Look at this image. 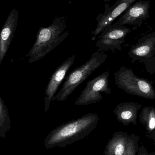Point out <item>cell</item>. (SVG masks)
Listing matches in <instances>:
<instances>
[{
    "instance_id": "cell-2",
    "label": "cell",
    "mask_w": 155,
    "mask_h": 155,
    "mask_svg": "<svg viewBox=\"0 0 155 155\" xmlns=\"http://www.w3.org/2000/svg\"><path fill=\"white\" fill-rule=\"evenodd\" d=\"M67 23L66 16H57L51 25L39 28L36 41L25 56L29 63L41 60L67 38L70 33L68 31L64 32Z\"/></svg>"
},
{
    "instance_id": "cell-7",
    "label": "cell",
    "mask_w": 155,
    "mask_h": 155,
    "mask_svg": "<svg viewBox=\"0 0 155 155\" xmlns=\"http://www.w3.org/2000/svg\"><path fill=\"white\" fill-rule=\"evenodd\" d=\"M132 31L130 28L123 25H107L97 37L95 46L104 51H122V45L125 42L128 34Z\"/></svg>"
},
{
    "instance_id": "cell-6",
    "label": "cell",
    "mask_w": 155,
    "mask_h": 155,
    "mask_svg": "<svg viewBox=\"0 0 155 155\" xmlns=\"http://www.w3.org/2000/svg\"><path fill=\"white\" fill-rule=\"evenodd\" d=\"M110 72H105L93 79L88 81L84 90L77 100L75 102L76 106L88 105L95 104L103 99L101 93L106 94L112 93L109 87V76Z\"/></svg>"
},
{
    "instance_id": "cell-14",
    "label": "cell",
    "mask_w": 155,
    "mask_h": 155,
    "mask_svg": "<svg viewBox=\"0 0 155 155\" xmlns=\"http://www.w3.org/2000/svg\"><path fill=\"white\" fill-rule=\"evenodd\" d=\"M139 121L145 128L146 137L150 138L155 132V107H144L139 115Z\"/></svg>"
},
{
    "instance_id": "cell-4",
    "label": "cell",
    "mask_w": 155,
    "mask_h": 155,
    "mask_svg": "<svg viewBox=\"0 0 155 155\" xmlns=\"http://www.w3.org/2000/svg\"><path fill=\"white\" fill-rule=\"evenodd\" d=\"M113 75L116 85L126 94L155 100V90L152 84L136 76L132 69L121 66Z\"/></svg>"
},
{
    "instance_id": "cell-5",
    "label": "cell",
    "mask_w": 155,
    "mask_h": 155,
    "mask_svg": "<svg viewBox=\"0 0 155 155\" xmlns=\"http://www.w3.org/2000/svg\"><path fill=\"white\" fill-rule=\"evenodd\" d=\"M132 63L143 64L147 71L155 74V31L143 36L132 46L128 52Z\"/></svg>"
},
{
    "instance_id": "cell-20",
    "label": "cell",
    "mask_w": 155,
    "mask_h": 155,
    "mask_svg": "<svg viewBox=\"0 0 155 155\" xmlns=\"http://www.w3.org/2000/svg\"><path fill=\"white\" fill-rule=\"evenodd\" d=\"M150 155H155V152H153L152 153H150Z\"/></svg>"
},
{
    "instance_id": "cell-3",
    "label": "cell",
    "mask_w": 155,
    "mask_h": 155,
    "mask_svg": "<svg viewBox=\"0 0 155 155\" xmlns=\"http://www.w3.org/2000/svg\"><path fill=\"white\" fill-rule=\"evenodd\" d=\"M98 49L92 54L87 62L71 72L66 77L62 88L53 98V101H64L92 73L106 61L107 56Z\"/></svg>"
},
{
    "instance_id": "cell-12",
    "label": "cell",
    "mask_w": 155,
    "mask_h": 155,
    "mask_svg": "<svg viewBox=\"0 0 155 155\" xmlns=\"http://www.w3.org/2000/svg\"><path fill=\"white\" fill-rule=\"evenodd\" d=\"M142 107V104L137 103L124 102L116 106L113 113L117 121L125 126L130 124L136 125L138 112Z\"/></svg>"
},
{
    "instance_id": "cell-8",
    "label": "cell",
    "mask_w": 155,
    "mask_h": 155,
    "mask_svg": "<svg viewBox=\"0 0 155 155\" xmlns=\"http://www.w3.org/2000/svg\"><path fill=\"white\" fill-rule=\"evenodd\" d=\"M150 1L139 0L134 3L122 15L114 25H131L134 30L140 27L149 17Z\"/></svg>"
},
{
    "instance_id": "cell-9",
    "label": "cell",
    "mask_w": 155,
    "mask_h": 155,
    "mask_svg": "<svg viewBox=\"0 0 155 155\" xmlns=\"http://www.w3.org/2000/svg\"><path fill=\"white\" fill-rule=\"evenodd\" d=\"M137 1L138 0H117L112 6H109L108 4H106L103 13L100 14L96 18L97 26L93 32L92 41H95L96 36L103 31L106 26L112 24L115 19Z\"/></svg>"
},
{
    "instance_id": "cell-17",
    "label": "cell",
    "mask_w": 155,
    "mask_h": 155,
    "mask_svg": "<svg viewBox=\"0 0 155 155\" xmlns=\"http://www.w3.org/2000/svg\"><path fill=\"white\" fill-rule=\"evenodd\" d=\"M136 155H150L147 148L143 145L139 147V150Z\"/></svg>"
},
{
    "instance_id": "cell-16",
    "label": "cell",
    "mask_w": 155,
    "mask_h": 155,
    "mask_svg": "<svg viewBox=\"0 0 155 155\" xmlns=\"http://www.w3.org/2000/svg\"><path fill=\"white\" fill-rule=\"evenodd\" d=\"M139 136L135 134L131 135V138L128 147L124 155H136L139 150L138 144L139 141Z\"/></svg>"
},
{
    "instance_id": "cell-1",
    "label": "cell",
    "mask_w": 155,
    "mask_h": 155,
    "mask_svg": "<svg viewBox=\"0 0 155 155\" xmlns=\"http://www.w3.org/2000/svg\"><path fill=\"white\" fill-rule=\"evenodd\" d=\"M99 119L97 113H89L59 126L44 140L45 148H63L83 139L96 128Z\"/></svg>"
},
{
    "instance_id": "cell-18",
    "label": "cell",
    "mask_w": 155,
    "mask_h": 155,
    "mask_svg": "<svg viewBox=\"0 0 155 155\" xmlns=\"http://www.w3.org/2000/svg\"><path fill=\"white\" fill-rule=\"evenodd\" d=\"M151 139H152V140L153 141V142L155 150V137H153V138H151Z\"/></svg>"
},
{
    "instance_id": "cell-13",
    "label": "cell",
    "mask_w": 155,
    "mask_h": 155,
    "mask_svg": "<svg viewBox=\"0 0 155 155\" xmlns=\"http://www.w3.org/2000/svg\"><path fill=\"white\" fill-rule=\"evenodd\" d=\"M131 135L124 132H116L109 140L104 151V155H124L130 142Z\"/></svg>"
},
{
    "instance_id": "cell-21",
    "label": "cell",
    "mask_w": 155,
    "mask_h": 155,
    "mask_svg": "<svg viewBox=\"0 0 155 155\" xmlns=\"http://www.w3.org/2000/svg\"><path fill=\"white\" fill-rule=\"evenodd\" d=\"M111 0H103L104 2H105L106 3L108 2H110Z\"/></svg>"
},
{
    "instance_id": "cell-11",
    "label": "cell",
    "mask_w": 155,
    "mask_h": 155,
    "mask_svg": "<svg viewBox=\"0 0 155 155\" xmlns=\"http://www.w3.org/2000/svg\"><path fill=\"white\" fill-rule=\"evenodd\" d=\"M19 12L14 8L8 15L2 29L0 36V66L7 53L18 25Z\"/></svg>"
},
{
    "instance_id": "cell-15",
    "label": "cell",
    "mask_w": 155,
    "mask_h": 155,
    "mask_svg": "<svg viewBox=\"0 0 155 155\" xmlns=\"http://www.w3.org/2000/svg\"><path fill=\"white\" fill-rule=\"evenodd\" d=\"M11 121L9 110L4 101L0 97V137L5 139L6 133L11 129Z\"/></svg>"
},
{
    "instance_id": "cell-10",
    "label": "cell",
    "mask_w": 155,
    "mask_h": 155,
    "mask_svg": "<svg viewBox=\"0 0 155 155\" xmlns=\"http://www.w3.org/2000/svg\"><path fill=\"white\" fill-rule=\"evenodd\" d=\"M75 57V54L69 57L56 68L50 78L45 92L44 103L45 113L49 109L51 102L52 101L53 98L54 97L59 86L65 78L69 69L73 64Z\"/></svg>"
},
{
    "instance_id": "cell-19",
    "label": "cell",
    "mask_w": 155,
    "mask_h": 155,
    "mask_svg": "<svg viewBox=\"0 0 155 155\" xmlns=\"http://www.w3.org/2000/svg\"><path fill=\"white\" fill-rule=\"evenodd\" d=\"M153 137H155V132L153 134L151 135V136H150V138L151 139V138H153Z\"/></svg>"
}]
</instances>
